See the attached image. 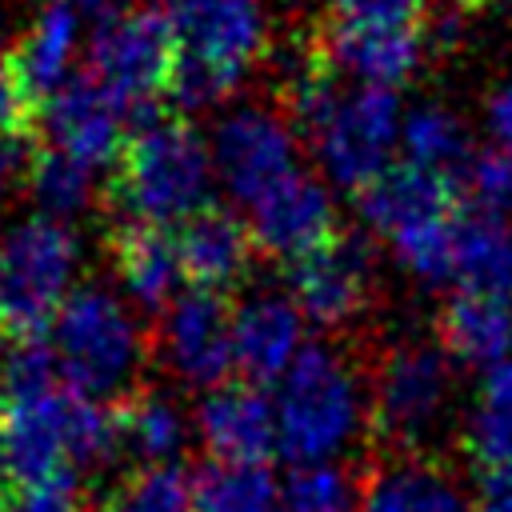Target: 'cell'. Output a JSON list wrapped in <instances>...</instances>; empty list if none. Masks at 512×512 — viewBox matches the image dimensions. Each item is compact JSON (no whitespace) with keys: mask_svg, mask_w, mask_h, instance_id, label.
Listing matches in <instances>:
<instances>
[{"mask_svg":"<svg viewBox=\"0 0 512 512\" xmlns=\"http://www.w3.org/2000/svg\"><path fill=\"white\" fill-rule=\"evenodd\" d=\"M372 436L388 452H432L456 408V360L440 340H396L368 372Z\"/></svg>","mask_w":512,"mask_h":512,"instance_id":"cell-8","label":"cell"},{"mask_svg":"<svg viewBox=\"0 0 512 512\" xmlns=\"http://www.w3.org/2000/svg\"><path fill=\"white\" fill-rule=\"evenodd\" d=\"M176 68L172 16L156 8H132L88 44V76L128 112L136 128L156 120V100L168 96Z\"/></svg>","mask_w":512,"mask_h":512,"instance_id":"cell-10","label":"cell"},{"mask_svg":"<svg viewBox=\"0 0 512 512\" xmlns=\"http://www.w3.org/2000/svg\"><path fill=\"white\" fill-rule=\"evenodd\" d=\"M276 512H360V480L344 464L292 468L280 480Z\"/></svg>","mask_w":512,"mask_h":512,"instance_id":"cell-31","label":"cell"},{"mask_svg":"<svg viewBox=\"0 0 512 512\" xmlns=\"http://www.w3.org/2000/svg\"><path fill=\"white\" fill-rule=\"evenodd\" d=\"M0 512H8V504H4V500H0Z\"/></svg>","mask_w":512,"mask_h":512,"instance_id":"cell-42","label":"cell"},{"mask_svg":"<svg viewBox=\"0 0 512 512\" xmlns=\"http://www.w3.org/2000/svg\"><path fill=\"white\" fill-rule=\"evenodd\" d=\"M168 16L176 32L168 96L184 112L228 100L268 52L264 0H180Z\"/></svg>","mask_w":512,"mask_h":512,"instance_id":"cell-5","label":"cell"},{"mask_svg":"<svg viewBox=\"0 0 512 512\" xmlns=\"http://www.w3.org/2000/svg\"><path fill=\"white\" fill-rule=\"evenodd\" d=\"M460 444L484 476L512 468V360L480 372V384L460 420Z\"/></svg>","mask_w":512,"mask_h":512,"instance_id":"cell-26","label":"cell"},{"mask_svg":"<svg viewBox=\"0 0 512 512\" xmlns=\"http://www.w3.org/2000/svg\"><path fill=\"white\" fill-rule=\"evenodd\" d=\"M324 52L332 68L356 76V84L396 88L416 72L424 56V28H332L324 36Z\"/></svg>","mask_w":512,"mask_h":512,"instance_id":"cell-24","label":"cell"},{"mask_svg":"<svg viewBox=\"0 0 512 512\" xmlns=\"http://www.w3.org/2000/svg\"><path fill=\"white\" fill-rule=\"evenodd\" d=\"M36 156H40V148H36V140H32L24 128L8 132V136L0 140V192L12 188V184H28Z\"/></svg>","mask_w":512,"mask_h":512,"instance_id":"cell-34","label":"cell"},{"mask_svg":"<svg viewBox=\"0 0 512 512\" xmlns=\"http://www.w3.org/2000/svg\"><path fill=\"white\" fill-rule=\"evenodd\" d=\"M24 108H28V96L12 72L8 60H0V140L16 128H24Z\"/></svg>","mask_w":512,"mask_h":512,"instance_id":"cell-36","label":"cell"},{"mask_svg":"<svg viewBox=\"0 0 512 512\" xmlns=\"http://www.w3.org/2000/svg\"><path fill=\"white\" fill-rule=\"evenodd\" d=\"M8 512H84L80 488H20V496L8 504Z\"/></svg>","mask_w":512,"mask_h":512,"instance_id":"cell-35","label":"cell"},{"mask_svg":"<svg viewBox=\"0 0 512 512\" xmlns=\"http://www.w3.org/2000/svg\"><path fill=\"white\" fill-rule=\"evenodd\" d=\"M252 232L248 224L228 208H204L176 232L184 280L204 292H228L252 264Z\"/></svg>","mask_w":512,"mask_h":512,"instance_id":"cell-19","label":"cell"},{"mask_svg":"<svg viewBox=\"0 0 512 512\" xmlns=\"http://www.w3.org/2000/svg\"><path fill=\"white\" fill-rule=\"evenodd\" d=\"M428 4L432 0H332V28H424Z\"/></svg>","mask_w":512,"mask_h":512,"instance_id":"cell-32","label":"cell"},{"mask_svg":"<svg viewBox=\"0 0 512 512\" xmlns=\"http://www.w3.org/2000/svg\"><path fill=\"white\" fill-rule=\"evenodd\" d=\"M176 4H180V0H176Z\"/></svg>","mask_w":512,"mask_h":512,"instance_id":"cell-44","label":"cell"},{"mask_svg":"<svg viewBox=\"0 0 512 512\" xmlns=\"http://www.w3.org/2000/svg\"><path fill=\"white\" fill-rule=\"evenodd\" d=\"M112 268L124 296L144 312H164L180 296L184 264L176 236L148 224H116L112 232Z\"/></svg>","mask_w":512,"mask_h":512,"instance_id":"cell-20","label":"cell"},{"mask_svg":"<svg viewBox=\"0 0 512 512\" xmlns=\"http://www.w3.org/2000/svg\"><path fill=\"white\" fill-rule=\"evenodd\" d=\"M292 124L308 136L324 176L360 196L376 176L392 168L388 160L400 144L404 112L396 88H344L336 76L296 108Z\"/></svg>","mask_w":512,"mask_h":512,"instance_id":"cell-7","label":"cell"},{"mask_svg":"<svg viewBox=\"0 0 512 512\" xmlns=\"http://www.w3.org/2000/svg\"><path fill=\"white\" fill-rule=\"evenodd\" d=\"M0 240H4V236H0Z\"/></svg>","mask_w":512,"mask_h":512,"instance_id":"cell-43","label":"cell"},{"mask_svg":"<svg viewBox=\"0 0 512 512\" xmlns=\"http://www.w3.org/2000/svg\"><path fill=\"white\" fill-rule=\"evenodd\" d=\"M0 452L20 488H80L120 456L116 412L64 384L0 400Z\"/></svg>","mask_w":512,"mask_h":512,"instance_id":"cell-2","label":"cell"},{"mask_svg":"<svg viewBox=\"0 0 512 512\" xmlns=\"http://www.w3.org/2000/svg\"><path fill=\"white\" fill-rule=\"evenodd\" d=\"M96 512H196V476L184 464L132 468L104 492Z\"/></svg>","mask_w":512,"mask_h":512,"instance_id":"cell-29","label":"cell"},{"mask_svg":"<svg viewBox=\"0 0 512 512\" xmlns=\"http://www.w3.org/2000/svg\"><path fill=\"white\" fill-rule=\"evenodd\" d=\"M80 240L68 224L32 216L0 240V324L12 336H40L76 292Z\"/></svg>","mask_w":512,"mask_h":512,"instance_id":"cell-9","label":"cell"},{"mask_svg":"<svg viewBox=\"0 0 512 512\" xmlns=\"http://www.w3.org/2000/svg\"><path fill=\"white\" fill-rule=\"evenodd\" d=\"M436 340L464 368L492 372L496 364H508L512 360V300L456 292L440 308Z\"/></svg>","mask_w":512,"mask_h":512,"instance_id":"cell-23","label":"cell"},{"mask_svg":"<svg viewBox=\"0 0 512 512\" xmlns=\"http://www.w3.org/2000/svg\"><path fill=\"white\" fill-rule=\"evenodd\" d=\"M216 184L208 140L184 120H148L132 128L112 176V204L120 224H188L200 216Z\"/></svg>","mask_w":512,"mask_h":512,"instance_id":"cell-4","label":"cell"},{"mask_svg":"<svg viewBox=\"0 0 512 512\" xmlns=\"http://www.w3.org/2000/svg\"><path fill=\"white\" fill-rule=\"evenodd\" d=\"M0 360H4V352H0ZM0 400H4V372H0Z\"/></svg>","mask_w":512,"mask_h":512,"instance_id":"cell-41","label":"cell"},{"mask_svg":"<svg viewBox=\"0 0 512 512\" xmlns=\"http://www.w3.org/2000/svg\"><path fill=\"white\" fill-rule=\"evenodd\" d=\"M364 224L392 244L400 268L420 284H448L452 256H456V228H460V196L456 180L392 164L360 192Z\"/></svg>","mask_w":512,"mask_h":512,"instance_id":"cell-6","label":"cell"},{"mask_svg":"<svg viewBox=\"0 0 512 512\" xmlns=\"http://www.w3.org/2000/svg\"><path fill=\"white\" fill-rule=\"evenodd\" d=\"M288 296L324 332L356 324L376 296V252L360 232H336L328 244L288 268Z\"/></svg>","mask_w":512,"mask_h":512,"instance_id":"cell-12","label":"cell"},{"mask_svg":"<svg viewBox=\"0 0 512 512\" xmlns=\"http://www.w3.org/2000/svg\"><path fill=\"white\" fill-rule=\"evenodd\" d=\"M452 284L460 292L512 300V228L492 212H464L456 228Z\"/></svg>","mask_w":512,"mask_h":512,"instance_id":"cell-25","label":"cell"},{"mask_svg":"<svg viewBox=\"0 0 512 512\" xmlns=\"http://www.w3.org/2000/svg\"><path fill=\"white\" fill-rule=\"evenodd\" d=\"M400 144H404V164L436 172L456 180L464 168H472V140L464 120L444 108V104H420L412 112H404V128H400Z\"/></svg>","mask_w":512,"mask_h":512,"instance_id":"cell-27","label":"cell"},{"mask_svg":"<svg viewBox=\"0 0 512 512\" xmlns=\"http://www.w3.org/2000/svg\"><path fill=\"white\" fill-rule=\"evenodd\" d=\"M304 312L284 292H252L232 308V348L236 368L248 376V384L264 388L276 384L296 356L304 352Z\"/></svg>","mask_w":512,"mask_h":512,"instance_id":"cell-18","label":"cell"},{"mask_svg":"<svg viewBox=\"0 0 512 512\" xmlns=\"http://www.w3.org/2000/svg\"><path fill=\"white\" fill-rule=\"evenodd\" d=\"M80 36H84V24L76 20V12L64 0H44L40 4V12L32 16V24L20 36L16 52L8 56L28 104L32 100L44 104L52 92H60L72 80Z\"/></svg>","mask_w":512,"mask_h":512,"instance_id":"cell-21","label":"cell"},{"mask_svg":"<svg viewBox=\"0 0 512 512\" xmlns=\"http://www.w3.org/2000/svg\"><path fill=\"white\" fill-rule=\"evenodd\" d=\"M116 432H120V456H128L132 468L180 464L188 440L196 436L192 412L164 388L132 392L116 408Z\"/></svg>","mask_w":512,"mask_h":512,"instance_id":"cell-22","label":"cell"},{"mask_svg":"<svg viewBox=\"0 0 512 512\" xmlns=\"http://www.w3.org/2000/svg\"><path fill=\"white\" fill-rule=\"evenodd\" d=\"M248 232H252L260 252L296 264L340 232L336 228V200L316 176H308L300 168L292 180H284L276 192H268L248 212Z\"/></svg>","mask_w":512,"mask_h":512,"instance_id":"cell-16","label":"cell"},{"mask_svg":"<svg viewBox=\"0 0 512 512\" xmlns=\"http://www.w3.org/2000/svg\"><path fill=\"white\" fill-rule=\"evenodd\" d=\"M212 164L224 192L252 212L268 192L300 172V140L292 120L268 104H240L212 128Z\"/></svg>","mask_w":512,"mask_h":512,"instance_id":"cell-11","label":"cell"},{"mask_svg":"<svg viewBox=\"0 0 512 512\" xmlns=\"http://www.w3.org/2000/svg\"><path fill=\"white\" fill-rule=\"evenodd\" d=\"M48 352L68 392L108 404L140 392L148 336L128 300L104 284H80L48 324Z\"/></svg>","mask_w":512,"mask_h":512,"instance_id":"cell-3","label":"cell"},{"mask_svg":"<svg viewBox=\"0 0 512 512\" xmlns=\"http://www.w3.org/2000/svg\"><path fill=\"white\" fill-rule=\"evenodd\" d=\"M360 512H476V496L432 452H388L360 480Z\"/></svg>","mask_w":512,"mask_h":512,"instance_id":"cell-17","label":"cell"},{"mask_svg":"<svg viewBox=\"0 0 512 512\" xmlns=\"http://www.w3.org/2000/svg\"><path fill=\"white\" fill-rule=\"evenodd\" d=\"M12 484V476H8V464H4V452H0V500H4V488Z\"/></svg>","mask_w":512,"mask_h":512,"instance_id":"cell-40","label":"cell"},{"mask_svg":"<svg viewBox=\"0 0 512 512\" xmlns=\"http://www.w3.org/2000/svg\"><path fill=\"white\" fill-rule=\"evenodd\" d=\"M24 188L32 192L40 216L68 224L72 216H80L96 204V168L56 152V148H40Z\"/></svg>","mask_w":512,"mask_h":512,"instance_id":"cell-30","label":"cell"},{"mask_svg":"<svg viewBox=\"0 0 512 512\" xmlns=\"http://www.w3.org/2000/svg\"><path fill=\"white\" fill-rule=\"evenodd\" d=\"M280 480L268 464H216L196 472V512H276Z\"/></svg>","mask_w":512,"mask_h":512,"instance_id":"cell-28","label":"cell"},{"mask_svg":"<svg viewBox=\"0 0 512 512\" xmlns=\"http://www.w3.org/2000/svg\"><path fill=\"white\" fill-rule=\"evenodd\" d=\"M128 124V112L92 76H72L60 92H52L40 104V136L48 140V148L96 172L124 156Z\"/></svg>","mask_w":512,"mask_h":512,"instance_id":"cell-14","label":"cell"},{"mask_svg":"<svg viewBox=\"0 0 512 512\" xmlns=\"http://www.w3.org/2000/svg\"><path fill=\"white\" fill-rule=\"evenodd\" d=\"M468 184L484 212L512 220V148L496 144L484 156H476L468 168Z\"/></svg>","mask_w":512,"mask_h":512,"instance_id":"cell-33","label":"cell"},{"mask_svg":"<svg viewBox=\"0 0 512 512\" xmlns=\"http://www.w3.org/2000/svg\"><path fill=\"white\" fill-rule=\"evenodd\" d=\"M64 4L76 12V20H80L84 28H92V36L104 32V28H112L120 16L132 12L128 0H64Z\"/></svg>","mask_w":512,"mask_h":512,"instance_id":"cell-37","label":"cell"},{"mask_svg":"<svg viewBox=\"0 0 512 512\" xmlns=\"http://www.w3.org/2000/svg\"><path fill=\"white\" fill-rule=\"evenodd\" d=\"M276 452L292 468L344 464L372 436L368 376L336 340H308L296 364L272 384Z\"/></svg>","mask_w":512,"mask_h":512,"instance_id":"cell-1","label":"cell"},{"mask_svg":"<svg viewBox=\"0 0 512 512\" xmlns=\"http://www.w3.org/2000/svg\"><path fill=\"white\" fill-rule=\"evenodd\" d=\"M488 128H492L496 144L512 148V76H508V80L492 92V100H488Z\"/></svg>","mask_w":512,"mask_h":512,"instance_id":"cell-39","label":"cell"},{"mask_svg":"<svg viewBox=\"0 0 512 512\" xmlns=\"http://www.w3.org/2000/svg\"><path fill=\"white\" fill-rule=\"evenodd\" d=\"M476 512H512V468L488 472L476 488Z\"/></svg>","mask_w":512,"mask_h":512,"instance_id":"cell-38","label":"cell"},{"mask_svg":"<svg viewBox=\"0 0 512 512\" xmlns=\"http://www.w3.org/2000/svg\"><path fill=\"white\" fill-rule=\"evenodd\" d=\"M156 356L176 384L200 388V392L220 388L236 368L232 304L220 292H204V288L180 292L160 312Z\"/></svg>","mask_w":512,"mask_h":512,"instance_id":"cell-13","label":"cell"},{"mask_svg":"<svg viewBox=\"0 0 512 512\" xmlns=\"http://www.w3.org/2000/svg\"><path fill=\"white\" fill-rule=\"evenodd\" d=\"M192 428L216 464H268L276 452L272 396L248 380L204 392L192 408Z\"/></svg>","mask_w":512,"mask_h":512,"instance_id":"cell-15","label":"cell"}]
</instances>
